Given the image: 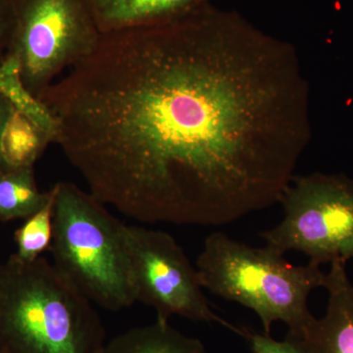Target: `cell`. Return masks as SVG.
<instances>
[{"mask_svg":"<svg viewBox=\"0 0 353 353\" xmlns=\"http://www.w3.org/2000/svg\"><path fill=\"white\" fill-rule=\"evenodd\" d=\"M41 101L90 194L145 224L224 226L271 208L310 139L294 46L212 2L102 34Z\"/></svg>","mask_w":353,"mask_h":353,"instance_id":"cell-1","label":"cell"},{"mask_svg":"<svg viewBox=\"0 0 353 353\" xmlns=\"http://www.w3.org/2000/svg\"><path fill=\"white\" fill-rule=\"evenodd\" d=\"M94 303L43 257L0 263V353H104Z\"/></svg>","mask_w":353,"mask_h":353,"instance_id":"cell-2","label":"cell"},{"mask_svg":"<svg viewBox=\"0 0 353 353\" xmlns=\"http://www.w3.org/2000/svg\"><path fill=\"white\" fill-rule=\"evenodd\" d=\"M196 269L203 289L254 311L265 334L282 321L289 336L301 333L313 317L309 294L324 287L326 276L317 265L296 266L268 246L252 248L222 232L205 239Z\"/></svg>","mask_w":353,"mask_h":353,"instance_id":"cell-3","label":"cell"},{"mask_svg":"<svg viewBox=\"0 0 353 353\" xmlns=\"http://www.w3.org/2000/svg\"><path fill=\"white\" fill-rule=\"evenodd\" d=\"M52 189L53 264L92 303L113 312L131 307L137 301L126 225L75 183L59 182Z\"/></svg>","mask_w":353,"mask_h":353,"instance_id":"cell-4","label":"cell"},{"mask_svg":"<svg viewBox=\"0 0 353 353\" xmlns=\"http://www.w3.org/2000/svg\"><path fill=\"white\" fill-rule=\"evenodd\" d=\"M7 54L17 58L26 87L39 99L67 68L90 57L101 32L90 0H11Z\"/></svg>","mask_w":353,"mask_h":353,"instance_id":"cell-5","label":"cell"},{"mask_svg":"<svg viewBox=\"0 0 353 353\" xmlns=\"http://www.w3.org/2000/svg\"><path fill=\"white\" fill-rule=\"evenodd\" d=\"M284 218L261 233L266 246L285 255L303 253L320 266L353 259V181L313 173L294 176L281 199Z\"/></svg>","mask_w":353,"mask_h":353,"instance_id":"cell-6","label":"cell"},{"mask_svg":"<svg viewBox=\"0 0 353 353\" xmlns=\"http://www.w3.org/2000/svg\"><path fill=\"white\" fill-rule=\"evenodd\" d=\"M125 236L134 299L154 309L157 320L169 322L172 316H180L218 323L245 338L248 330L239 329L211 309L196 269L170 234L126 225Z\"/></svg>","mask_w":353,"mask_h":353,"instance_id":"cell-7","label":"cell"},{"mask_svg":"<svg viewBox=\"0 0 353 353\" xmlns=\"http://www.w3.org/2000/svg\"><path fill=\"white\" fill-rule=\"evenodd\" d=\"M347 262L334 261L325 276L328 292L325 315L313 316L301 333L285 338L301 343L310 353H353V285L347 273Z\"/></svg>","mask_w":353,"mask_h":353,"instance_id":"cell-8","label":"cell"},{"mask_svg":"<svg viewBox=\"0 0 353 353\" xmlns=\"http://www.w3.org/2000/svg\"><path fill=\"white\" fill-rule=\"evenodd\" d=\"M101 34L168 22L212 0H90Z\"/></svg>","mask_w":353,"mask_h":353,"instance_id":"cell-9","label":"cell"},{"mask_svg":"<svg viewBox=\"0 0 353 353\" xmlns=\"http://www.w3.org/2000/svg\"><path fill=\"white\" fill-rule=\"evenodd\" d=\"M104 353H208L199 339L192 338L157 320L129 330L108 343Z\"/></svg>","mask_w":353,"mask_h":353,"instance_id":"cell-10","label":"cell"},{"mask_svg":"<svg viewBox=\"0 0 353 353\" xmlns=\"http://www.w3.org/2000/svg\"><path fill=\"white\" fill-rule=\"evenodd\" d=\"M51 192L39 190L34 167L0 171V221L27 219L50 199Z\"/></svg>","mask_w":353,"mask_h":353,"instance_id":"cell-11","label":"cell"},{"mask_svg":"<svg viewBox=\"0 0 353 353\" xmlns=\"http://www.w3.org/2000/svg\"><path fill=\"white\" fill-rule=\"evenodd\" d=\"M52 143L29 118L13 109L2 132L0 150L6 169L34 167L48 145Z\"/></svg>","mask_w":353,"mask_h":353,"instance_id":"cell-12","label":"cell"},{"mask_svg":"<svg viewBox=\"0 0 353 353\" xmlns=\"http://www.w3.org/2000/svg\"><path fill=\"white\" fill-rule=\"evenodd\" d=\"M20 70L19 61L13 55L7 54L0 62V94L55 143L58 131L57 120L48 106L26 87Z\"/></svg>","mask_w":353,"mask_h":353,"instance_id":"cell-13","label":"cell"},{"mask_svg":"<svg viewBox=\"0 0 353 353\" xmlns=\"http://www.w3.org/2000/svg\"><path fill=\"white\" fill-rule=\"evenodd\" d=\"M51 196L46 205L26 219L15 232L17 245L16 256L23 261L32 262L41 257V253L50 250L52 240L53 206L54 190H50Z\"/></svg>","mask_w":353,"mask_h":353,"instance_id":"cell-14","label":"cell"},{"mask_svg":"<svg viewBox=\"0 0 353 353\" xmlns=\"http://www.w3.org/2000/svg\"><path fill=\"white\" fill-rule=\"evenodd\" d=\"M245 339L250 341L253 353H310L301 343L292 339L278 341L273 340L270 334H254L248 330Z\"/></svg>","mask_w":353,"mask_h":353,"instance_id":"cell-15","label":"cell"},{"mask_svg":"<svg viewBox=\"0 0 353 353\" xmlns=\"http://www.w3.org/2000/svg\"><path fill=\"white\" fill-rule=\"evenodd\" d=\"M11 0H0V62L7 55L12 30Z\"/></svg>","mask_w":353,"mask_h":353,"instance_id":"cell-16","label":"cell"},{"mask_svg":"<svg viewBox=\"0 0 353 353\" xmlns=\"http://www.w3.org/2000/svg\"><path fill=\"white\" fill-rule=\"evenodd\" d=\"M13 109L10 102L7 101L3 95L0 94V143H1L2 132L6 128L7 121L13 112ZM1 170H6V165L2 160L1 150H0V171Z\"/></svg>","mask_w":353,"mask_h":353,"instance_id":"cell-17","label":"cell"}]
</instances>
